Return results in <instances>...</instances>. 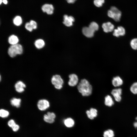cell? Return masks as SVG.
<instances>
[{
  "label": "cell",
  "mask_w": 137,
  "mask_h": 137,
  "mask_svg": "<svg viewBox=\"0 0 137 137\" xmlns=\"http://www.w3.org/2000/svg\"><path fill=\"white\" fill-rule=\"evenodd\" d=\"M123 81L122 78L119 76L114 77L112 80V83L115 87H119L123 84Z\"/></svg>",
  "instance_id": "cell-15"
},
{
  "label": "cell",
  "mask_w": 137,
  "mask_h": 137,
  "mask_svg": "<svg viewBox=\"0 0 137 137\" xmlns=\"http://www.w3.org/2000/svg\"><path fill=\"white\" fill-rule=\"evenodd\" d=\"M19 41V39L16 36L14 35L10 36L8 39L9 43L11 45L18 44Z\"/></svg>",
  "instance_id": "cell-19"
},
{
  "label": "cell",
  "mask_w": 137,
  "mask_h": 137,
  "mask_svg": "<svg viewBox=\"0 0 137 137\" xmlns=\"http://www.w3.org/2000/svg\"><path fill=\"white\" fill-rule=\"evenodd\" d=\"M9 114L8 111L3 109L0 110V116L2 118H6L8 117Z\"/></svg>",
  "instance_id": "cell-27"
},
{
  "label": "cell",
  "mask_w": 137,
  "mask_h": 137,
  "mask_svg": "<svg viewBox=\"0 0 137 137\" xmlns=\"http://www.w3.org/2000/svg\"><path fill=\"white\" fill-rule=\"evenodd\" d=\"M104 104L106 106L111 107L114 104V101L111 97L109 95L106 96L104 98Z\"/></svg>",
  "instance_id": "cell-17"
},
{
  "label": "cell",
  "mask_w": 137,
  "mask_h": 137,
  "mask_svg": "<svg viewBox=\"0 0 137 137\" xmlns=\"http://www.w3.org/2000/svg\"><path fill=\"white\" fill-rule=\"evenodd\" d=\"M7 124L8 126L11 128L16 124V123L13 119H11L8 122Z\"/></svg>",
  "instance_id": "cell-30"
},
{
  "label": "cell",
  "mask_w": 137,
  "mask_h": 137,
  "mask_svg": "<svg viewBox=\"0 0 137 137\" xmlns=\"http://www.w3.org/2000/svg\"><path fill=\"white\" fill-rule=\"evenodd\" d=\"M103 135L104 137H114V134L113 130L109 129L104 131Z\"/></svg>",
  "instance_id": "cell-22"
},
{
  "label": "cell",
  "mask_w": 137,
  "mask_h": 137,
  "mask_svg": "<svg viewBox=\"0 0 137 137\" xmlns=\"http://www.w3.org/2000/svg\"><path fill=\"white\" fill-rule=\"evenodd\" d=\"M21 102V100L19 98H13L10 100L11 105L13 106L18 108L20 107Z\"/></svg>",
  "instance_id": "cell-20"
},
{
  "label": "cell",
  "mask_w": 137,
  "mask_h": 137,
  "mask_svg": "<svg viewBox=\"0 0 137 137\" xmlns=\"http://www.w3.org/2000/svg\"><path fill=\"white\" fill-rule=\"evenodd\" d=\"M23 52L22 46L20 44L11 45L9 48L8 53L9 55L11 57H13L17 55L22 54Z\"/></svg>",
  "instance_id": "cell-3"
},
{
  "label": "cell",
  "mask_w": 137,
  "mask_h": 137,
  "mask_svg": "<svg viewBox=\"0 0 137 137\" xmlns=\"http://www.w3.org/2000/svg\"><path fill=\"white\" fill-rule=\"evenodd\" d=\"M67 2L70 4L73 3L76 1V0H66Z\"/></svg>",
  "instance_id": "cell-33"
},
{
  "label": "cell",
  "mask_w": 137,
  "mask_h": 137,
  "mask_svg": "<svg viewBox=\"0 0 137 137\" xmlns=\"http://www.w3.org/2000/svg\"><path fill=\"white\" fill-rule=\"evenodd\" d=\"M42 9L44 12H46L48 14H52L53 13L54 7L51 4H46L42 7Z\"/></svg>",
  "instance_id": "cell-14"
},
{
  "label": "cell",
  "mask_w": 137,
  "mask_h": 137,
  "mask_svg": "<svg viewBox=\"0 0 137 137\" xmlns=\"http://www.w3.org/2000/svg\"><path fill=\"white\" fill-rule=\"evenodd\" d=\"M86 113L89 119L92 120L97 116L98 111L96 109L92 108L89 110H87Z\"/></svg>",
  "instance_id": "cell-12"
},
{
  "label": "cell",
  "mask_w": 137,
  "mask_h": 137,
  "mask_svg": "<svg viewBox=\"0 0 137 137\" xmlns=\"http://www.w3.org/2000/svg\"><path fill=\"white\" fill-rule=\"evenodd\" d=\"M13 22L15 25L16 26H19L22 24V19L21 16H17L13 19Z\"/></svg>",
  "instance_id": "cell-23"
},
{
  "label": "cell",
  "mask_w": 137,
  "mask_h": 137,
  "mask_svg": "<svg viewBox=\"0 0 137 137\" xmlns=\"http://www.w3.org/2000/svg\"><path fill=\"white\" fill-rule=\"evenodd\" d=\"M104 31L106 33L111 32L114 30V26L110 22L104 23L102 25Z\"/></svg>",
  "instance_id": "cell-9"
},
{
  "label": "cell",
  "mask_w": 137,
  "mask_h": 137,
  "mask_svg": "<svg viewBox=\"0 0 137 137\" xmlns=\"http://www.w3.org/2000/svg\"><path fill=\"white\" fill-rule=\"evenodd\" d=\"M130 92L134 94H137V82L133 83L130 87Z\"/></svg>",
  "instance_id": "cell-24"
},
{
  "label": "cell",
  "mask_w": 137,
  "mask_h": 137,
  "mask_svg": "<svg viewBox=\"0 0 137 137\" xmlns=\"http://www.w3.org/2000/svg\"><path fill=\"white\" fill-rule=\"evenodd\" d=\"M56 117V115L54 113L48 112L47 114L44 115L43 119L46 122L51 124L54 122Z\"/></svg>",
  "instance_id": "cell-8"
},
{
  "label": "cell",
  "mask_w": 137,
  "mask_h": 137,
  "mask_svg": "<svg viewBox=\"0 0 137 137\" xmlns=\"http://www.w3.org/2000/svg\"><path fill=\"white\" fill-rule=\"evenodd\" d=\"M11 128L13 131L16 132L19 129L20 126L16 124Z\"/></svg>",
  "instance_id": "cell-32"
},
{
  "label": "cell",
  "mask_w": 137,
  "mask_h": 137,
  "mask_svg": "<svg viewBox=\"0 0 137 137\" xmlns=\"http://www.w3.org/2000/svg\"><path fill=\"white\" fill-rule=\"evenodd\" d=\"M45 43L43 40L42 39L37 40L35 42V45L36 47L39 49L43 47L45 45Z\"/></svg>",
  "instance_id": "cell-21"
},
{
  "label": "cell",
  "mask_w": 137,
  "mask_h": 137,
  "mask_svg": "<svg viewBox=\"0 0 137 137\" xmlns=\"http://www.w3.org/2000/svg\"><path fill=\"white\" fill-rule=\"evenodd\" d=\"M29 23L32 26L33 29H36L37 28V23L35 21L31 20Z\"/></svg>",
  "instance_id": "cell-31"
},
{
  "label": "cell",
  "mask_w": 137,
  "mask_h": 137,
  "mask_svg": "<svg viewBox=\"0 0 137 137\" xmlns=\"http://www.w3.org/2000/svg\"><path fill=\"white\" fill-rule=\"evenodd\" d=\"M133 125L135 128H137V122H134L133 124Z\"/></svg>",
  "instance_id": "cell-34"
},
{
  "label": "cell",
  "mask_w": 137,
  "mask_h": 137,
  "mask_svg": "<svg viewBox=\"0 0 137 137\" xmlns=\"http://www.w3.org/2000/svg\"><path fill=\"white\" fill-rule=\"evenodd\" d=\"M78 92L83 96H88L92 94L93 91L92 85L87 79H81L77 85Z\"/></svg>",
  "instance_id": "cell-1"
},
{
  "label": "cell",
  "mask_w": 137,
  "mask_h": 137,
  "mask_svg": "<svg viewBox=\"0 0 137 137\" xmlns=\"http://www.w3.org/2000/svg\"><path fill=\"white\" fill-rule=\"evenodd\" d=\"M25 27L27 30L30 32L33 29L29 22H28L26 24Z\"/></svg>",
  "instance_id": "cell-29"
},
{
  "label": "cell",
  "mask_w": 137,
  "mask_h": 137,
  "mask_svg": "<svg viewBox=\"0 0 137 137\" xmlns=\"http://www.w3.org/2000/svg\"><path fill=\"white\" fill-rule=\"evenodd\" d=\"M63 123L66 127L70 128L74 126L75 122L74 120L72 118L68 117L64 120Z\"/></svg>",
  "instance_id": "cell-18"
},
{
  "label": "cell",
  "mask_w": 137,
  "mask_h": 137,
  "mask_svg": "<svg viewBox=\"0 0 137 137\" xmlns=\"http://www.w3.org/2000/svg\"><path fill=\"white\" fill-rule=\"evenodd\" d=\"M38 109L40 110L44 111L48 108L50 106L49 101L45 99H41L38 101L37 104Z\"/></svg>",
  "instance_id": "cell-7"
},
{
  "label": "cell",
  "mask_w": 137,
  "mask_h": 137,
  "mask_svg": "<svg viewBox=\"0 0 137 137\" xmlns=\"http://www.w3.org/2000/svg\"><path fill=\"white\" fill-rule=\"evenodd\" d=\"M107 15L109 18L115 21L119 22L121 19L122 13L121 11L117 7L113 6L108 10Z\"/></svg>",
  "instance_id": "cell-2"
},
{
  "label": "cell",
  "mask_w": 137,
  "mask_h": 137,
  "mask_svg": "<svg viewBox=\"0 0 137 137\" xmlns=\"http://www.w3.org/2000/svg\"><path fill=\"white\" fill-rule=\"evenodd\" d=\"M51 82L55 89L60 90L63 87L64 80L60 75L56 74L53 75L51 79Z\"/></svg>",
  "instance_id": "cell-4"
},
{
  "label": "cell",
  "mask_w": 137,
  "mask_h": 137,
  "mask_svg": "<svg viewBox=\"0 0 137 137\" xmlns=\"http://www.w3.org/2000/svg\"><path fill=\"white\" fill-rule=\"evenodd\" d=\"M68 84L69 86L74 87L78 85L79 80L77 75L74 73L71 74L68 76Z\"/></svg>",
  "instance_id": "cell-5"
},
{
  "label": "cell",
  "mask_w": 137,
  "mask_h": 137,
  "mask_svg": "<svg viewBox=\"0 0 137 137\" xmlns=\"http://www.w3.org/2000/svg\"><path fill=\"white\" fill-rule=\"evenodd\" d=\"M89 27L94 32L97 30L99 28V26L97 24L94 22H91Z\"/></svg>",
  "instance_id": "cell-26"
},
{
  "label": "cell",
  "mask_w": 137,
  "mask_h": 137,
  "mask_svg": "<svg viewBox=\"0 0 137 137\" xmlns=\"http://www.w3.org/2000/svg\"><path fill=\"white\" fill-rule=\"evenodd\" d=\"M3 2L5 4H6L8 3L7 0H3Z\"/></svg>",
  "instance_id": "cell-35"
},
{
  "label": "cell",
  "mask_w": 137,
  "mask_h": 137,
  "mask_svg": "<svg viewBox=\"0 0 137 137\" xmlns=\"http://www.w3.org/2000/svg\"><path fill=\"white\" fill-rule=\"evenodd\" d=\"M82 31L83 34L88 38H91L93 37L95 32L89 27H83Z\"/></svg>",
  "instance_id": "cell-16"
},
{
  "label": "cell",
  "mask_w": 137,
  "mask_h": 137,
  "mask_svg": "<svg viewBox=\"0 0 137 137\" xmlns=\"http://www.w3.org/2000/svg\"><path fill=\"white\" fill-rule=\"evenodd\" d=\"M111 94L116 101L119 102L121 100L122 98L121 95L122 94V90L121 88L113 89L111 91Z\"/></svg>",
  "instance_id": "cell-6"
},
{
  "label": "cell",
  "mask_w": 137,
  "mask_h": 137,
  "mask_svg": "<svg viewBox=\"0 0 137 137\" xmlns=\"http://www.w3.org/2000/svg\"><path fill=\"white\" fill-rule=\"evenodd\" d=\"M3 2V0H0V4H1Z\"/></svg>",
  "instance_id": "cell-36"
},
{
  "label": "cell",
  "mask_w": 137,
  "mask_h": 137,
  "mask_svg": "<svg viewBox=\"0 0 137 137\" xmlns=\"http://www.w3.org/2000/svg\"><path fill=\"white\" fill-rule=\"evenodd\" d=\"M74 18L71 16H68L67 15H64L63 16V23L67 27H70L72 26L73 22L74 21Z\"/></svg>",
  "instance_id": "cell-11"
},
{
  "label": "cell",
  "mask_w": 137,
  "mask_h": 137,
  "mask_svg": "<svg viewBox=\"0 0 137 137\" xmlns=\"http://www.w3.org/2000/svg\"><path fill=\"white\" fill-rule=\"evenodd\" d=\"M135 119L136 121H137V116L135 117Z\"/></svg>",
  "instance_id": "cell-37"
},
{
  "label": "cell",
  "mask_w": 137,
  "mask_h": 137,
  "mask_svg": "<svg viewBox=\"0 0 137 137\" xmlns=\"http://www.w3.org/2000/svg\"><path fill=\"white\" fill-rule=\"evenodd\" d=\"M126 33V31L124 28L122 26H119L117 29H115L113 30V35L118 37L120 36H124Z\"/></svg>",
  "instance_id": "cell-10"
},
{
  "label": "cell",
  "mask_w": 137,
  "mask_h": 137,
  "mask_svg": "<svg viewBox=\"0 0 137 137\" xmlns=\"http://www.w3.org/2000/svg\"><path fill=\"white\" fill-rule=\"evenodd\" d=\"M26 87L25 84L21 81H18L14 85L15 90L17 92L19 93L23 92L24 91V88Z\"/></svg>",
  "instance_id": "cell-13"
},
{
  "label": "cell",
  "mask_w": 137,
  "mask_h": 137,
  "mask_svg": "<svg viewBox=\"0 0 137 137\" xmlns=\"http://www.w3.org/2000/svg\"><path fill=\"white\" fill-rule=\"evenodd\" d=\"M105 3V0H94L93 3L94 5L97 7H102Z\"/></svg>",
  "instance_id": "cell-25"
},
{
  "label": "cell",
  "mask_w": 137,
  "mask_h": 137,
  "mask_svg": "<svg viewBox=\"0 0 137 137\" xmlns=\"http://www.w3.org/2000/svg\"><path fill=\"white\" fill-rule=\"evenodd\" d=\"M130 44L131 47L133 49L137 50V38L132 39L130 41Z\"/></svg>",
  "instance_id": "cell-28"
}]
</instances>
